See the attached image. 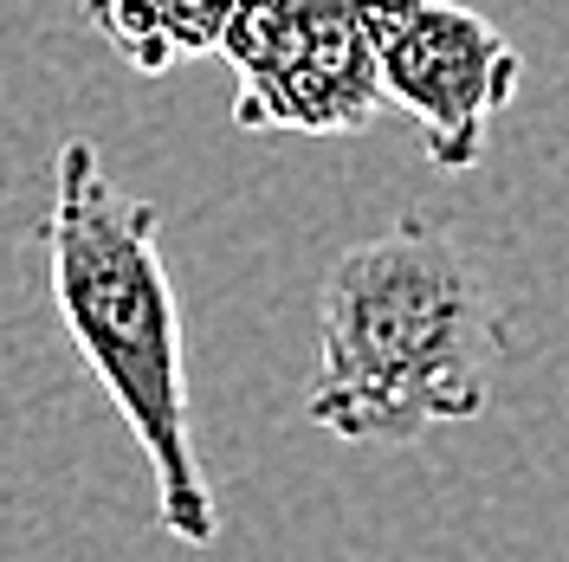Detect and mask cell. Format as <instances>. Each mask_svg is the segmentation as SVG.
Segmentation results:
<instances>
[{
	"label": "cell",
	"mask_w": 569,
	"mask_h": 562,
	"mask_svg": "<svg viewBox=\"0 0 569 562\" xmlns=\"http://www.w3.org/2000/svg\"><path fill=\"white\" fill-rule=\"evenodd\" d=\"M376 52L382 98L421 123L440 169H472L486 155L492 117L525 84V59L486 13L453 0H356Z\"/></svg>",
	"instance_id": "277c9868"
},
{
	"label": "cell",
	"mask_w": 569,
	"mask_h": 562,
	"mask_svg": "<svg viewBox=\"0 0 569 562\" xmlns=\"http://www.w3.org/2000/svg\"><path fill=\"white\" fill-rule=\"evenodd\" d=\"M252 0H84L91 33L142 78L208 59L247 20Z\"/></svg>",
	"instance_id": "5b68a950"
},
{
	"label": "cell",
	"mask_w": 569,
	"mask_h": 562,
	"mask_svg": "<svg viewBox=\"0 0 569 562\" xmlns=\"http://www.w3.org/2000/svg\"><path fill=\"white\" fill-rule=\"evenodd\" d=\"M505 317L479 265L433 213H401L350 247L318 298L305 414L350 446H415L492 408Z\"/></svg>",
	"instance_id": "6da1fadb"
},
{
	"label": "cell",
	"mask_w": 569,
	"mask_h": 562,
	"mask_svg": "<svg viewBox=\"0 0 569 562\" xmlns=\"http://www.w3.org/2000/svg\"><path fill=\"white\" fill-rule=\"evenodd\" d=\"M220 59L240 78L233 130L252 137H356L382 110V78L356 0H252Z\"/></svg>",
	"instance_id": "3957f363"
},
{
	"label": "cell",
	"mask_w": 569,
	"mask_h": 562,
	"mask_svg": "<svg viewBox=\"0 0 569 562\" xmlns=\"http://www.w3.org/2000/svg\"><path fill=\"white\" fill-rule=\"evenodd\" d=\"M39 247L52 265V311L156 472V524L188 550L213 543L220 504L194 453L181 311L156 201L123 194L98 142L71 137L52 155V213L39 220Z\"/></svg>",
	"instance_id": "7a4b0ae2"
}]
</instances>
